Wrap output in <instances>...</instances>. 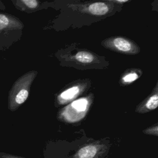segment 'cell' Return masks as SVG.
I'll use <instances>...</instances> for the list:
<instances>
[{"label": "cell", "instance_id": "3", "mask_svg": "<svg viewBox=\"0 0 158 158\" xmlns=\"http://www.w3.org/2000/svg\"><path fill=\"white\" fill-rule=\"evenodd\" d=\"M90 104L91 100L89 98L77 99L63 108L59 112L58 118L66 123H77L85 117Z\"/></svg>", "mask_w": 158, "mask_h": 158}, {"label": "cell", "instance_id": "1", "mask_svg": "<svg viewBox=\"0 0 158 158\" xmlns=\"http://www.w3.org/2000/svg\"><path fill=\"white\" fill-rule=\"evenodd\" d=\"M23 23L17 17L0 12V52H5L20 38Z\"/></svg>", "mask_w": 158, "mask_h": 158}, {"label": "cell", "instance_id": "10", "mask_svg": "<svg viewBox=\"0 0 158 158\" xmlns=\"http://www.w3.org/2000/svg\"><path fill=\"white\" fill-rule=\"evenodd\" d=\"M75 59L79 62L89 64L91 63L94 60V56L89 52L86 51H80L75 55Z\"/></svg>", "mask_w": 158, "mask_h": 158}, {"label": "cell", "instance_id": "2", "mask_svg": "<svg viewBox=\"0 0 158 158\" xmlns=\"http://www.w3.org/2000/svg\"><path fill=\"white\" fill-rule=\"evenodd\" d=\"M35 71L28 72L20 77L9 91L7 108L11 112L17 110L28 99L31 85L35 78Z\"/></svg>", "mask_w": 158, "mask_h": 158}, {"label": "cell", "instance_id": "6", "mask_svg": "<svg viewBox=\"0 0 158 158\" xmlns=\"http://www.w3.org/2000/svg\"><path fill=\"white\" fill-rule=\"evenodd\" d=\"M83 88L80 85H75L62 91L57 97L58 103L62 105L67 104L76 98L82 91Z\"/></svg>", "mask_w": 158, "mask_h": 158}, {"label": "cell", "instance_id": "8", "mask_svg": "<svg viewBox=\"0 0 158 158\" xmlns=\"http://www.w3.org/2000/svg\"><path fill=\"white\" fill-rule=\"evenodd\" d=\"M15 8L21 10H31L38 6V0H11Z\"/></svg>", "mask_w": 158, "mask_h": 158}, {"label": "cell", "instance_id": "5", "mask_svg": "<svg viewBox=\"0 0 158 158\" xmlns=\"http://www.w3.org/2000/svg\"><path fill=\"white\" fill-rule=\"evenodd\" d=\"M106 48L125 54H136L139 52L138 46L131 41L123 37H114L103 41Z\"/></svg>", "mask_w": 158, "mask_h": 158}, {"label": "cell", "instance_id": "4", "mask_svg": "<svg viewBox=\"0 0 158 158\" xmlns=\"http://www.w3.org/2000/svg\"><path fill=\"white\" fill-rule=\"evenodd\" d=\"M109 149V143L97 141L83 146L70 158H102Z\"/></svg>", "mask_w": 158, "mask_h": 158}, {"label": "cell", "instance_id": "14", "mask_svg": "<svg viewBox=\"0 0 158 158\" xmlns=\"http://www.w3.org/2000/svg\"><path fill=\"white\" fill-rule=\"evenodd\" d=\"M6 9V6L4 5V4L3 3V2L0 0V10H5Z\"/></svg>", "mask_w": 158, "mask_h": 158}, {"label": "cell", "instance_id": "12", "mask_svg": "<svg viewBox=\"0 0 158 158\" xmlns=\"http://www.w3.org/2000/svg\"><path fill=\"white\" fill-rule=\"evenodd\" d=\"M158 127H157V125L156 124L154 126H152L149 128H148L147 129L144 130L143 131V133L144 134H146V135H154V136H157L158 135Z\"/></svg>", "mask_w": 158, "mask_h": 158}, {"label": "cell", "instance_id": "11", "mask_svg": "<svg viewBox=\"0 0 158 158\" xmlns=\"http://www.w3.org/2000/svg\"><path fill=\"white\" fill-rule=\"evenodd\" d=\"M138 74L136 73L132 72V73H128L127 75L124 76L122 80L125 83H131L135 81L136 79H138Z\"/></svg>", "mask_w": 158, "mask_h": 158}, {"label": "cell", "instance_id": "9", "mask_svg": "<svg viewBox=\"0 0 158 158\" xmlns=\"http://www.w3.org/2000/svg\"><path fill=\"white\" fill-rule=\"evenodd\" d=\"M88 12L94 15H104L109 11L108 6L102 2L93 3L88 7Z\"/></svg>", "mask_w": 158, "mask_h": 158}, {"label": "cell", "instance_id": "13", "mask_svg": "<svg viewBox=\"0 0 158 158\" xmlns=\"http://www.w3.org/2000/svg\"><path fill=\"white\" fill-rule=\"evenodd\" d=\"M0 158H25V157L14 155V154L4 152H0Z\"/></svg>", "mask_w": 158, "mask_h": 158}, {"label": "cell", "instance_id": "7", "mask_svg": "<svg viewBox=\"0 0 158 158\" xmlns=\"http://www.w3.org/2000/svg\"><path fill=\"white\" fill-rule=\"evenodd\" d=\"M158 106V94L157 92V88L155 93L149 96L146 100L143 101L136 108V112L141 114L146 113L151 110H154Z\"/></svg>", "mask_w": 158, "mask_h": 158}, {"label": "cell", "instance_id": "15", "mask_svg": "<svg viewBox=\"0 0 158 158\" xmlns=\"http://www.w3.org/2000/svg\"><path fill=\"white\" fill-rule=\"evenodd\" d=\"M117 1L118 2H125L128 1V0H117Z\"/></svg>", "mask_w": 158, "mask_h": 158}]
</instances>
